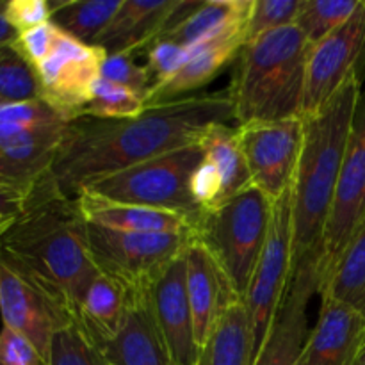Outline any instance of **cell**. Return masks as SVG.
Wrapping results in <instances>:
<instances>
[{"mask_svg": "<svg viewBox=\"0 0 365 365\" xmlns=\"http://www.w3.org/2000/svg\"><path fill=\"white\" fill-rule=\"evenodd\" d=\"M232 120L228 88L146 106L141 114L123 120L75 118L64 128L50 178L73 200L91 182L198 143L207 127Z\"/></svg>", "mask_w": 365, "mask_h": 365, "instance_id": "6da1fadb", "label": "cell"}, {"mask_svg": "<svg viewBox=\"0 0 365 365\" xmlns=\"http://www.w3.org/2000/svg\"><path fill=\"white\" fill-rule=\"evenodd\" d=\"M0 260L81 310L89 284L100 273L84 245V221L75 200L39 178L9 228L0 235Z\"/></svg>", "mask_w": 365, "mask_h": 365, "instance_id": "7a4b0ae2", "label": "cell"}, {"mask_svg": "<svg viewBox=\"0 0 365 365\" xmlns=\"http://www.w3.org/2000/svg\"><path fill=\"white\" fill-rule=\"evenodd\" d=\"M362 84L356 71L319 113L303 118V148L292 182V280L312 282L317 294L324 230Z\"/></svg>", "mask_w": 365, "mask_h": 365, "instance_id": "3957f363", "label": "cell"}, {"mask_svg": "<svg viewBox=\"0 0 365 365\" xmlns=\"http://www.w3.org/2000/svg\"><path fill=\"white\" fill-rule=\"evenodd\" d=\"M310 46L296 25L245 43L228 88L237 127L302 118Z\"/></svg>", "mask_w": 365, "mask_h": 365, "instance_id": "277c9868", "label": "cell"}, {"mask_svg": "<svg viewBox=\"0 0 365 365\" xmlns=\"http://www.w3.org/2000/svg\"><path fill=\"white\" fill-rule=\"evenodd\" d=\"M203 160L198 143L143 160L135 166L106 175L82 191L110 202L170 210L184 216L196 230L203 210L191 191L196 168Z\"/></svg>", "mask_w": 365, "mask_h": 365, "instance_id": "5b68a950", "label": "cell"}, {"mask_svg": "<svg viewBox=\"0 0 365 365\" xmlns=\"http://www.w3.org/2000/svg\"><path fill=\"white\" fill-rule=\"evenodd\" d=\"M271 214L273 200L252 185L203 214L192 234L212 253L242 299L266 245Z\"/></svg>", "mask_w": 365, "mask_h": 365, "instance_id": "8992f818", "label": "cell"}, {"mask_svg": "<svg viewBox=\"0 0 365 365\" xmlns=\"http://www.w3.org/2000/svg\"><path fill=\"white\" fill-rule=\"evenodd\" d=\"M84 221V220H82ZM192 234H132L84 221V245L100 273L128 291L150 289L185 253Z\"/></svg>", "mask_w": 365, "mask_h": 365, "instance_id": "52a82bcc", "label": "cell"}, {"mask_svg": "<svg viewBox=\"0 0 365 365\" xmlns=\"http://www.w3.org/2000/svg\"><path fill=\"white\" fill-rule=\"evenodd\" d=\"M292 280V187L273 202L269 232L245 294L255 349L262 348ZM257 356V355H255Z\"/></svg>", "mask_w": 365, "mask_h": 365, "instance_id": "ba28073f", "label": "cell"}, {"mask_svg": "<svg viewBox=\"0 0 365 365\" xmlns=\"http://www.w3.org/2000/svg\"><path fill=\"white\" fill-rule=\"evenodd\" d=\"M0 316L4 327L24 335L48 364L52 341L78 323L73 307L50 289L0 260Z\"/></svg>", "mask_w": 365, "mask_h": 365, "instance_id": "9c48e42d", "label": "cell"}, {"mask_svg": "<svg viewBox=\"0 0 365 365\" xmlns=\"http://www.w3.org/2000/svg\"><path fill=\"white\" fill-rule=\"evenodd\" d=\"M365 223V82L353 116L334 205L324 230L319 291Z\"/></svg>", "mask_w": 365, "mask_h": 365, "instance_id": "30bf717a", "label": "cell"}, {"mask_svg": "<svg viewBox=\"0 0 365 365\" xmlns=\"http://www.w3.org/2000/svg\"><path fill=\"white\" fill-rule=\"evenodd\" d=\"M303 118L237 127L253 187L273 202L292 187L303 148Z\"/></svg>", "mask_w": 365, "mask_h": 365, "instance_id": "8fae6325", "label": "cell"}, {"mask_svg": "<svg viewBox=\"0 0 365 365\" xmlns=\"http://www.w3.org/2000/svg\"><path fill=\"white\" fill-rule=\"evenodd\" d=\"M107 53L61 31L52 52L34 68L41 100L68 120L82 114Z\"/></svg>", "mask_w": 365, "mask_h": 365, "instance_id": "7c38bea8", "label": "cell"}, {"mask_svg": "<svg viewBox=\"0 0 365 365\" xmlns=\"http://www.w3.org/2000/svg\"><path fill=\"white\" fill-rule=\"evenodd\" d=\"M365 52V0L342 27L328 38L310 46L307 59L305 93H303L302 118L319 113L356 73Z\"/></svg>", "mask_w": 365, "mask_h": 365, "instance_id": "4fadbf2b", "label": "cell"}, {"mask_svg": "<svg viewBox=\"0 0 365 365\" xmlns=\"http://www.w3.org/2000/svg\"><path fill=\"white\" fill-rule=\"evenodd\" d=\"M248 18L234 21L223 31L216 32L187 48V56H185L180 70L170 81L157 86L148 93L146 106L184 98L196 89H202L203 86L209 84L228 63L237 59L239 52L248 39L246 36Z\"/></svg>", "mask_w": 365, "mask_h": 365, "instance_id": "5bb4252c", "label": "cell"}, {"mask_svg": "<svg viewBox=\"0 0 365 365\" xmlns=\"http://www.w3.org/2000/svg\"><path fill=\"white\" fill-rule=\"evenodd\" d=\"M184 259L189 305L195 319L196 341L202 349L223 314L235 303L242 302V298L237 294L212 253L198 239L191 237Z\"/></svg>", "mask_w": 365, "mask_h": 365, "instance_id": "9a60e30c", "label": "cell"}, {"mask_svg": "<svg viewBox=\"0 0 365 365\" xmlns=\"http://www.w3.org/2000/svg\"><path fill=\"white\" fill-rule=\"evenodd\" d=\"M157 324L175 365H198L200 346L189 305L184 255L175 260L152 285Z\"/></svg>", "mask_w": 365, "mask_h": 365, "instance_id": "2e32d148", "label": "cell"}, {"mask_svg": "<svg viewBox=\"0 0 365 365\" xmlns=\"http://www.w3.org/2000/svg\"><path fill=\"white\" fill-rule=\"evenodd\" d=\"M365 339V317L351 307L321 298L319 317L307 335L299 365H355Z\"/></svg>", "mask_w": 365, "mask_h": 365, "instance_id": "e0dca14e", "label": "cell"}, {"mask_svg": "<svg viewBox=\"0 0 365 365\" xmlns=\"http://www.w3.org/2000/svg\"><path fill=\"white\" fill-rule=\"evenodd\" d=\"M150 289L132 291L120 331L100 349L107 365H175L157 324Z\"/></svg>", "mask_w": 365, "mask_h": 365, "instance_id": "ac0fdd59", "label": "cell"}, {"mask_svg": "<svg viewBox=\"0 0 365 365\" xmlns=\"http://www.w3.org/2000/svg\"><path fill=\"white\" fill-rule=\"evenodd\" d=\"M177 0H121L106 31L95 41L107 56H135L166 32Z\"/></svg>", "mask_w": 365, "mask_h": 365, "instance_id": "d6986e66", "label": "cell"}, {"mask_svg": "<svg viewBox=\"0 0 365 365\" xmlns=\"http://www.w3.org/2000/svg\"><path fill=\"white\" fill-rule=\"evenodd\" d=\"M73 200L82 220L96 227L132 234H195L184 216L170 210L110 202L86 191L78 192Z\"/></svg>", "mask_w": 365, "mask_h": 365, "instance_id": "ffe728a7", "label": "cell"}, {"mask_svg": "<svg viewBox=\"0 0 365 365\" xmlns=\"http://www.w3.org/2000/svg\"><path fill=\"white\" fill-rule=\"evenodd\" d=\"M317 292L309 280H292L282 309L259 349L253 365H299L303 344L309 335L307 309Z\"/></svg>", "mask_w": 365, "mask_h": 365, "instance_id": "44dd1931", "label": "cell"}, {"mask_svg": "<svg viewBox=\"0 0 365 365\" xmlns=\"http://www.w3.org/2000/svg\"><path fill=\"white\" fill-rule=\"evenodd\" d=\"M132 291L107 274L98 273L89 284L78 310V324L98 349L120 331Z\"/></svg>", "mask_w": 365, "mask_h": 365, "instance_id": "7402d4cb", "label": "cell"}, {"mask_svg": "<svg viewBox=\"0 0 365 365\" xmlns=\"http://www.w3.org/2000/svg\"><path fill=\"white\" fill-rule=\"evenodd\" d=\"M198 145L221 178V198L217 207L252 187L248 164L237 138V127L228 123L210 125L200 135Z\"/></svg>", "mask_w": 365, "mask_h": 365, "instance_id": "603a6c76", "label": "cell"}, {"mask_svg": "<svg viewBox=\"0 0 365 365\" xmlns=\"http://www.w3.org/2000/svg\"><path fill=\"white\" fill-rule=\"evenodd\" d=\"M255 339L245 302L223 314L210 337L200 349L198 365H253Z\"/></svg>", "mask_w": 365, "mask_h": 365, "instance_id": "cb8c5ba5", "label": "cell"}, {"mask_svg": "<svg viewBox=\"0 0 365 365\" xmlns=\"http://www.w3.org/2000/svg\"><path fill=\"white\" fill-rule=\"evenodd\" d=\"M68 123V118L43 100L0 103V145H29L61 139Z\"/></svg>", "mask_w": 365, "mask_h": 365, "instance_id": "d4e9b609", "label": "cell"}, {"mask_svg": "<svg viewBox=\"0 0 365 365\" xmlns=\"http://www.w3.org/2000/svg\"><path fill=\"white\" fill-rule=\"evenodd\" d=\"M252 4L253 0H203L195 14H191L177 29L160 36L157 41H170L184 48H191L196 43L223 31L234 21L248 18Z\"/></svg>", "mask_w": 365, "mask_h": 365, "instance_id": "484cf974", "label": "cell"}, {"mask_svg": "<svg viewBox=\"0 0 365 365\" xmlns=\"http://www.w3.org/2000/svg\"><path fill=\"white\" fill-rule=\"evenodd\" d=\"M59 141L50 139L29 145H0V187L29 191L50 171Z\"/></svg>", "mask_w": 365, "mask_h": 365, "instance_id": "4316f807", "label": "cell"}, {"mask_svg": "<svg viewBox=\"0 0 365 365\" xmlns=\"http://www.w3.org/2000/svg\"><path fill=\"white\" fill-rule=\"evenodd\" d=\"M50 6L53 25L86 45H95L120 9L121 0H56Z\"/></svg>", "mask_w": 365, "mask_h": 365, "instance_id": "83f0119b", "label": "cell"}, {"mask_svg": "<svg viewBox=\"0 0 365 365\" xmlns=\"http://www.w3.org/2000/svg\"><path fill=\"white\" fill-rule=\"evenodd\" d=\"M319 296L344 303L365 317V223L344 250Z\"/></svg>", "mask_w": 365, "mask_h": 365, "instance_id": "f1b7e54d", "label": "cell"}, {"mask_svg": "<svg viewBox=\"0 0 365 365\" xmlns=\"http://www.w3.org/2000/svg\"><path fill=\"white\" fill-rule=\"evenodd\" d=\"M362 0H302L296 27L310 45H317L355 14Z\"/></svg>", "mask_w": 365, "mask_h": 365, "instance_id": "f546056e", "label": "cell"}, {"mask_svg": "<svg viewBox=\"0 0 365 365\" xmlns=\"http://www.w3.org/2000/svg\"><path fill=\"white\" fill-rule=\"evenodd\" d=\"M41 100L32 64L13 45L0 48V102L21 103Z\"/></svg>", "mask_w": 365, "mask_h": 365, "instance_id": "4dcf8cb0", "label": "cell"}, {"mask_svg": "<svg viewBox=\"0 0 365 365\" xmlns=\"http://www.w3.org/2000/svg\"><path fill=\"white\" fill-rule=\"evenodd\" d=\"M146 102L130 89L98 77L93 84L91 96L81 116L96 118V120H123L134 118L145 110ZM78 116V118H81Z\"/></svg>", "mask_w": 365, "mask_h": 365, "instance_id": "1f68e13d", "label": "cell"}, {"mask_svg": "<svg viewBox=\"0 0 365 365\" xmlns=\"http://www.w3.org/2000/svg\"><path fill=\"white\" fill-rule=\"evenodd\" d=\"M48 365H107L95 342L88 337L82 327H73L59 331L52 341Z\"/></svg>", "mask_w": 365, "mask_h": 365, "instance_id": "d6a6232c", "label": "cell"}, {"mask_svg": "<svg viewBox=\"0 0 365 365\" xmlns=\"http://www.w3.org/2000/svg\"><path fill=\"white\" fill-rule=\"evenodd\" d=\"M299 7L302 0H253L246 25V41L294 25Z\"/></svg>", "mask_w": 365, "mask_h": 365, "instance_id": "836d02e7", "label": "cell"}, {"mask_svg": "<svg viewBox=\"0 0 365 365\" xmlns=\"http://www.w3.org/2000/svg\"><path fill=\"white\" fill-rule=\"evenodd\" d=\"M100 77L130 89L135 95L145 98V102L152 89V77H150L148 68L139 66L134 61V56H125V53L107 56L102 64Z\"/></svg>", "mask_w": 365, "mask_h": 365, "instance_id": "e575fe53", "label": "cell"}, {"mask_svg": "<svg viewBox=\"0 0 365 365\" xmlns=\"http://www.w3.org/2000/svg\"><path fill=\"white\" fill-rule=\"evenodd\" d=\"M185 56H187V48L184 46H178L170 41L153 43L148 48V63H146L150 77H152V89L170 81L180 70Z\"/></svg>", "mask_w": 365, "mask_h": 365, "instance_id": "d590c367", "label": "cell"}, {"mask_svg": "<svg viewBox=\"0 0 365 365\" xmlns=\"http://www.w3.org/2000/svg\"><path fill=\"white\" fill-rule=\"evenodd\" d=\"M59 34L61 29L57 25H53L52 21H48V24H43L39 27H34L31 31H25L21 34H18L13 46L32 64V68H36L52 52Z\"/></svg>", "mask_w": 365, "mask_h": 365, "instance_id": "8d00e7d4", "label": "cell"}, {"mask_svg": "<svg viewBox=\"0 0 365 365\" xmlns=\"http://www.w3.org/2000/svg\"><path fill=\"white\" fill-rule=\"evenodd\" d=\"M6 20L21 34L25 31L48 24L52 18V6L48 0H9L6 2Z\"/></svg>", "mask_w": 365, "mask_h": 365, "instance_id": "74e56055", "label": "cell"}, {"mask_svg": "<svg viewBox=\"0 0 365 365\" xmlns=\"http://www.w3.org/2000/svg\"><path fill=\"white\" fill-rule=\"evenodd\" d=\"M0 365H48L41 353L18 331L0 330Z\"/></svg>", "mask_w": 365, "mask_h": 365, "instance_id": "f35d334b", "label": "cell"}, {"mask_svg": "<svg viewBox=\"0 0 365 365\" xmlns=\"http://www.w3.org/2000/svg\"><path fill=\"white\" fill-rule=\"evenodd\" d=\"M29 191L14 187H0V235L13 225L18 214L21 212Z\"/></svg>", "mask_w": 365, "mask_h": 365, "instance_id": "ab89813d", "label": "cell"}, {"mask_svg": "<svg viewBox=\"0 0 365 365\" xmlns=\"http://www.w3.org/2000/svg\"><path fill=\"white\" fill-rule=\"evenodd\" d=\"M4 9H6V2L0 0V48H2V46L13 45L18 38V32L14 31V29L9 25V21L6 20Z\"/></svg>", "mask_w": 365, "mask_h": 365, "instance_id": "60d3db41", "label": "cell"}, {"mask_svg": "<svg viewBox=\"0 0 365 365\" xmlns=\"http://www.w3.org/2000/svg\"><path fill=\"white\" fill-rule=\"evenodd\" d=\"M355 365H365V339H364V342H362V348H360L359 356H356Z\"/></svg>", "mask_w": 365, "mask_h": 365, "instance_id": "b9f144b4", "label": "cell"}, {"mask_svg": "<svg viewBox=\"0 0 365 365\" xmlns=\"http://www.w3.org/2000/svg\"><path fill=\"white\" fill-rule=\"evenodd\" d=\"M0 103H2V102H0Z\"/></svg>", "mask_w": 365, "mask_h": 365, "instance_id": "7bdbcfd3", "label": "cell"}]
</instances>
